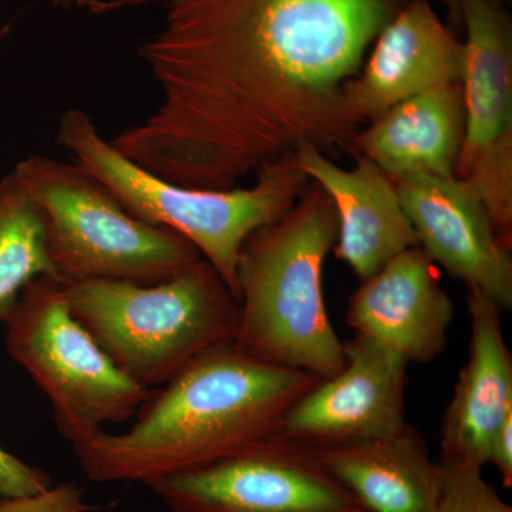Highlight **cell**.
I'll list each match as a JSON object with an SVG mask.
<instances>
[{
  "mask_svg": "<svg viewBox=\"0 0 512 512\" xmlns=\"http://www.w3.org/2000/svg\"><path fill=\"white\" fill-rule=\"evenodd\" d=\"M92 15L154 6L163 26L138 50L160 90L111 138L170 183L232 190L311 144L352 153L366 121L345 96L397 0H74Z\"/></svg>",
  "mask_w": 512,
  "mask_h": 512,
  "instance_id": "6da1fadb",
  "label": "cell"
},
{
  "mask_svg": "<svg viewBox=\"0 0 512 512\" xmlns=\"http://www.w3.org/2000/svg\"><path fill=\"white\" fill-rule=\"evenodd\" d=\"M319 382L261 362L229 340L194 357L164 389H151L126 433L100 431L74 453L94 483L148 485L275 436L288 410Z\"/></svg>",
  "mask_w": 512,
  "mask_h": 512,
  "instance_id": "7a4b0ae2",
  "label": "cell"
},
{
  "mask_svg": "<svg viewBox=\"0 0 512 512\" xmlns=\"http://www.w3.org/2000/svg\"><path fill=\"white\" fill-rule=\"evenodd\" d=\"M336 235L333 202L311 181L284 217L247 239L237 268L234 342L249 356L320 380L343 369L345 345L323 293V268Z\"/></svg>",
  "mask_w": 512,
  "mask_h": 512,
  "instance_id": "3957f363",
  "label": "cell"
},
{
  "mask_svg": "<svg viewBox=\"0 0 512 512\" xmlns=\"http://www.w3.org/2000/svg\"><path fill=\"white\" fill-rule=\"evenodd\" d=\"M57 141L134 217L173 229L200 251L238 301L237 268L247 239L284 217L308 187L296 154L262 165L251 187L200 190L157 177L123 156L86 111L60 117Z\"/></svg>",
  "mask_w": 512,
  "mask_h": 512,
  "instance_id": "277c9868",
  "label": "cell"
},
{
  "mask_svg": "<svg viewBox=\"0 0 512 512\" xmlns=\"http://www.w3.org/2000/svg\"><path fill=\"white\" fill-rule=\"evenodd\" d=\"M64 289L74 318L121 373L147 389L237 336L239 302L204 258L160 284L80 281Z\"/></svg>",
  "mask_w": 512,
  "mask_h": 512,
  "instance_id": "5b68a950",
  "label": "cell"
},
{
  "mask_svg": "<svg viewBox=\"0 0 512 512\" xmlns=\"http://www.w3.org/2000/svg\"><path fill=\"white\" fill-rule=\"evenodd\" d=\"M12 174L43 212L47 251L66 284H160L202 258L183 235L130 214L76 163L29 156Z\"/></svg>",
  "mask_w": 512,
  "mask_h": 512,
  "instance_id": "8992f818",
  "label": "cell"
},
{
  "mask_svg": "<svg viewBox=\"0 0 512 512\" xmlns=\"http://www.w3.org/2000/svg\"><path fill=\"white\" fill-rule=\"evenodd\" d=\"M6 325V349L49 397L60 434L72 446L104 424L133 419L151 389L117 369L70 312L64 282L43 276L20 295Z\"/></svg>",
  "mask_w": 512,
  "mask_h": 512,
  "instance_id": "52a82bcc",
  "label": "cell"
},
{
  "mask_svg": "<svg viewBox=\"0 0 512 512\" xmlns=\"http://www.w3.org/2000/svg\"><path fill=\"white\" fill-rule=\"evenodd\" d=\"M147 487L171 512H367L315 448L282 433Z\"/></svg>",
  "mask_w": 512,
  "mask_h": 512,
  "instance_id": "ba28073f",
  "label": "cell"
},
{
  "mask_svg": "<svg viewBox=\"0 0 512 512\" xmlns=\"http://www.w3.org/2000/svg\"><path fill=\"white\" fill-rule=\"evenodd\" d=\"M466 128L454 177L493 218L512 212V19L505 0H457Z\"/></svg>",
  "mask_w": 512,
  "mask_h": 512,
  "instance_id": "9c48e42d",
  "label": "cell"
},
{
  "mask_svg": "<svg viewBox=\"0 0 512 512\" xmlns=\"http://www.w3.org/2000/svg\"><path fill=\"white\" fill-rule=\"evenodd\" d=\"M345 345V366L288 410L279 433L312 448L384 439L407 426L409 363L362 335Z\"/></svg>",
  "mask_w": 512,
  "mask_h": 512,
  "instance_id": "30bf717a",
  "label": "cell"
},
{
  "mask_svg": "<svg viewBox=\"0 0 512 512\" xmlns=\"http://www.w3.org/2000/svg\"><path fill=\"white\" fill-rule=\"evenodd\" d=\"M417 244L448 275L512 308V247L490 215L456 177L409 175L393 180Z\"/></svg>",
  "mask_w": 512,
  "mask_h": 512,
  "instance_id": "8fae6325",
  "label": "cell"
},
{
  "mask_svg": "<svg viewBox=\"0 0 512 512\" xmlns=\"http://www.w3.org/2000/svg\"><path fill=\"white\" fill-rule=\"evenodd\" d=\"M453 318V301L419 245L363 279L346 312V323L356 335L386 346L409 365H426L444 352Z\"/></svg>",
  "mask_w": 512,
  "mask_h": 512,
  "instance_id": "7c38bea8",
  "label": "cell"
},
{
  "mask_svg": "<svg viewBox=\"0 0 512 512\" xmlns=\"http://www.w3.org/2000/svg\"><path fill=\"white\" fill-rule=\"evenodd\" d=\"M463 59V43L430 0H406L377 35L365 66L346 84V100L370 123L410 97L460 84Z\"/></svg>",
  "mask_w": 512,
  "mask_h": 512,
  "instance_id": "4fadbf2b",
  "label": "cell"
},
{
  "mask_svg": "<svg viewBox=\"0 0 512 512\" xmlns=\"http://www.w3.org/2000/svg\"><path fill=\"white\" fill-rule=\"evenodd\" d=\"M295 154L303 174L333 202L338 235L332 251L360 281L393 256L419 245L396 184L369 158L353 154L355 165L343 168L311 144H303Z\"/></svg>",
  "mask_w": 512,
  "mask_h": 512,
  "instance_id": "5bb4252c",
  "label": "cell"
},
{
  "mask_svg": "<svg viewBox=\"0 0 512 512\" xmlns=\"http://www.w3.org/2000/svg\"><path fill=\"white\" fill-rule=\"evenodd\" d=\"M470 346L440 427L444 466L484 468L498 427L512 416V355L505 343L500 306L467 288Z\"/></svg>",
  "mask_w": 512,
  "mask_h": 512,
  "instance_id": "9a60e30c",
  "label": "cell"
},
{
  "mask_svg": "<svg viewBox=\"0 0 512 512\" xmlns=\"http://www.w3.org/2000/svg\"><path fill=\"white\" fill-rule=\"evenodd\" d=\"M466 113L461 84L410 97L370 121L352 154L369 158L392 180L409 175L451 178L463 147Z\"/></svg>",
  "mask_w": 512,
  "mask_h": 512,
  "instance_id": "2e32d148",
  "label": "cell"
},
{
  "mask_svg": "<svg viewBox=\"0 0 512 512\" xmlns=\"http://www.w3.org/2000/svg\"><path fill=\"white\" fill-rule=\"evenodd\" d=\"M315 451L367 512L436 510L440 466L420 431L410 424L384 439Z\"/></svg>",
  "mask_w": 512,
  "mask_h": 512,
  "instance_id": "e0dca14e",
  "label": "cell"
},
{
  "mask_svg": "<svg viewBox=\"0 0 512 512\" xmlns=\"http://www.w3.org/2000/svg\"><path fill=\"white\" fill-rule=\"evenodd\" d=\"M43 276L57 278L45 217L10 173L0 180V322L8 320L26 286Z\"/></svg>",
  "mask_w": 512,
  "mask_h": 512,
  "instance_id": "ac0fdd59",
  "label": "cell"
},
{
  "mask_svg": "<svg viewBox=\"0 0 512 512\" xmlns=\"http://www.w3.org/2000/svg\"><path fill=\"white\" fill-rule=\"evenodd\" d=\"M439 466L441 494L434 512H512L511 505L485 480L484 468Z\"/></svg>",
  "mask_w": 512,
  "mask_h": 512,
  "instance_id": "d6986e66",
  "label": "cell"
},
{
  "mask_svg": "<svg viewBox=\"0 0 512 512\" xmlns=\"http://www.w3.org/2000/svg\"><path fill=\"white\" fill-rule=\"evenodd\" d=\"M0 512H94L84 501V490L77 483L52 485L30 497L0 500Z\"/></svg>",
  "mask_w": 512,
  "mask_h": 512,
  "instance_id": "ffe728a7",
  "label": "cell"
},
{
  "mask_svg": "<svg viewBox=\"0 0 512 512\" xmlns=\"http://www.w3.org/2000/svg\"><path fill=\"white\" fill-rule=\"evenodd\" d=\"M52 485V478L46 471L30 466L0 446V500L30 497Z\"/></svg>",
  "mask_w": 512,
  "mask_h": 512,
  "instance_id": "44dd1931",
  "label": "cell"
},
{
  "mask_svg": "<svg viewBox=\"0 0 512 512\" xmlns=\"http://www.w3.org/2000/svg\"><path fill=\"white\" fill-rule=\"evenodd\" d=\"M497 468L501 483L505 488L512 487V416L507 417L498 427L490 448V461Z\"/></svg>",
  "mask_w": 512,
  "mask_h": 512,
  "instance_id": "7402d4cb",
  "label": "cell"
},
{
  "mask_svg": "<svg viewBox=\"0 0 512 512\" xmlns=\"http://www.w3.org/2000/svg\"><path fill=\"white\" fill-rule=\"evenodd\" d=\"M441 3H443L444 6L448 9V12H450L451 18L453 20H456L458 22L457 18V0H440Z\"/></svg>",
  "mask_w": 512,
  "mask_h": 512,
  "instance_id": "603a6c76",
  "label": "cell"
},
{
  "mask_svg": "<svg viewBox=\"0 0 512 512\" xmlns=\"http://www.w3.org/2000/svg\"><path fill=\"white\" fill-rule=\"evenodd\" d=\"M56 5L63 6V8H70L73 6L74 0H55Z\"/></svg>",
  "mask_w": 512,
  "mask_h": 512,
  "instance_id": "cb8c5ba5",
  "label": "cell"
}]
</instances>
